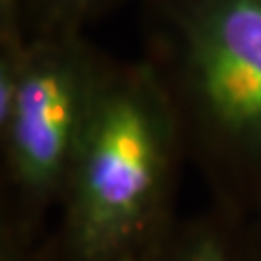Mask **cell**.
<instances>
[{
	"label": "cell",
	"instance_id": "obj_1",
	"mask_svg": "<svg viewBox=\"0 0 261 261\" xmlns=\"http://www.w3.org/2000/svg\"><path fill=\"white\" fill-rule=\"evenodd\" d=\"M141 60L211 203L261 209V0H138Z\"/></svg>",
	"mask_w": 261,
	"mask_h": 261
},
{
	"label": "cell",
	"instance_id": "obj_2",
	"mask_svg": "<svg viewBox=\"0 0 261 261\" xmlns=\"http://www.w3.org/2000/svg\"><path fill=\"white\" fill-rule=\"evenodd\" d=\"M184 163L149 66L111 56L48 228L53 261H145L180 217Z\"/></svg>",
	"mask_w": 261,
	"mask_h": 261
},
{
	"label": "cell",
	"instance_id": "obj_3",
	"mask_svg": "<svg viewBox=\"0 0 261 261\" xmlns=\"http://www.w3.org/2000/svg\"><path fill=\"white\" fill-rule=\"evenodd\" d=\"M109 58L87 33L29 39L14 84L0 91V228L48 232Z\"/></svg>",
	"mask_w": 261,
	"mask_h": 261
},
{
	"label": "cell",
	"instance_id": "obj_4",
	"mask_svg": "<svg viewBox=\"0 0 261 261\" xmlns=\"http://www.w3.org/2000/svg\"><path fill=\"white\" fill-rule=\"evenodd\" d=\"M145 261H252L246 217L215 203L201 213L180 215Z\"/></svg>",
	"mask_w": 261,
	"mask_h": 261
},
{
	"label": "cell",
	"instance_id": "obj_5",
	"mask_svg": "<svg viewBox=\"0 0 261 261\" xmlns=\"http://www.w3.org/2000/svg\"><path fill=\"white\" fill-rule=\"evenodd\" d=\"M126 2L130 0H0V37L87 33Z\"/></svg>",
	"mask_w": 261,
	"mask_h": 261
},
{
	"label": "cell",
	"instance_id": "obj_6",
	"mask_svg": "<svg viewBox=\"0 0 261 261\" xmlns=\"http://www.w3.org/2000/svg\"><path fill=\"white\" fill-rule=\"evenodd\" d=\"M246 234L252 261H261V209L246 217Z\"/></svg>",
	"mask_w": 261,
	"mask_h": 261
}]
</instances>
